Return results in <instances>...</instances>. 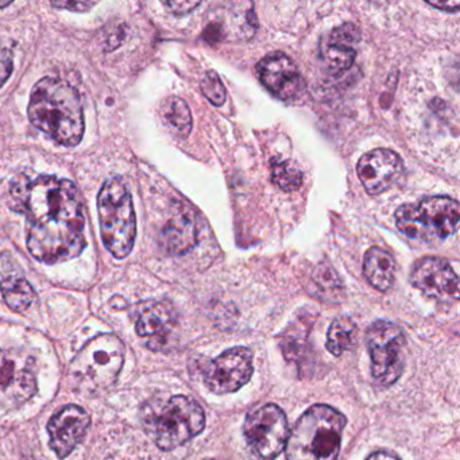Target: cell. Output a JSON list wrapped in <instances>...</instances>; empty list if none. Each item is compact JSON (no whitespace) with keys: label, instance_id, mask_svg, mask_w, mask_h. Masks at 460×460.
<instances>
[{"label":"cell","instance_id":"cell-28","mask_svg":"<svg viewBox=\"0 0 460 460\" xmlns=\"http://www.w3.org/2000/svg\"><path fill=\"white\" fill-rule=\"evenodd\" d=\"M53 7L56 9L71 10V12L84 13L93 9L95 4H88V2H53Z\"/></svg>","mask_w":460,"mask_h":460},{"label":"cell","instance_id":"cell-32","mask_svg":"<svg viewBox=\"0 0 460 460\" xmlns=\"http://www.w3.org/2000/svg\"><path fill=\"white\" fill-rule=\"evenodd\" d=\"M207 460H217V459H207Z\"/></svg>","mask_w":460,"mask_h":460},{"label":"cell","instance_id":"cell-29","mask_svg":"<svg viewBox=\"0 0 460 460\" xmlns=\"http://www.w3.org/2000/svg\"><path fill=\"white\" fill-rule=\"evenodd\" d=\"M428 4L430 6L436 7V9L444 10V12L456 13L459 10V2L457 0H438V2L428 0Z\"/></svg>","mask_w":460,"mask_h":460},{"label":"cell","instance_id":"cell-19","mask_svg":"<svg viewBox=\"0 0 460 460\" xmlns=\"http://www.w3.org/2000/svg\"><path fill=\"white\" fill-rule=\"evenodd\" d=\"M363 274L371 287L379 292H386L394 282V258L379 247H371L363 260Z\"/></svg>","mask_w":460,"mask_h":460},{"label":"cell","instance_id":"cell-31","mask_svg":"<svg viewBox=\"0 0 460 460\" xmlns=\"http://www.w3.org/2000/svg\"><path fill=\"white\" fill-rule=\"evenodd\" d=\"M12 2H0V9H4V7L10 6Z\"/></svg>","mask_w":460,"mask_h":460},{"label":"cell","instance_id":"cell-18","mask_svg":"<svg viewBox=\"0 0 460 460\" xmlns=\"http://www.w3.org/2000/svg\"><path fill=\"white\" fill-rule=\"evenodd\" d=\"M359 31L351 23H344L333 29L325 47L324 60L333 74H343L351 68L357 58V47L359 42Z\"/></svg>","mask_w":460,"mask_h":460},{"label":"cell","instance_id":"cell-25","mask_svg":"<svg viewBox=\"0 0 460 460\" xmlns=\"http://www.w3.org/2000/svg\"><path fill=\"white\" fill-rule=\"evenodd\" d=\"M200 88L203 95L214 106L220 107L225 104L227 93H226L225 85H223L222 80H220L219 75L217 72H207L206 76L201 80Z\"/></svg>","mask_w":460,"mask_h":460},{"label":"cell","instance_id":"cell-14","mask_svg":"<svg viewBox=\"0 0 460 460\" xmlns=\"http://www.w3.org/2000/svg\"><path fill=\"white\" fill-rule=\"evenodd\" d=\"M260 82L281 101L297 98L303 88V77L296 64L284 53H271L258 63Z\"/></svg>","mask_w":460,"mask_h":460},{"label":"cell","instance_id":"cell-1","mask_svg":"<svg viewBox=\"0 0 460 460\" xmlns=\"http://www.w3.org/2000/svg\"><path fill=\"white\" fill-rule=\"evenodd\" d=\"M12 208L28 223V249L40 262L74 260L85 247V217L79 190L55 176L20 177L10 188Z\"/></svg>","mask_w":460,"mask_h":460},{"label":"cell","instance_id":"cell-20","mask_svg":"<svg viewBox=\"0 0 460 460\" xmlns=\"http://www.w3.org/2000/svg\"><path fill=\"white\" fill-rule=\"evenodd\" d=\"M0 292L7 305L14 312H25L36 300V292L25 279L10 277L0 282Z\"/></svg>","mask_w":460,"mask_h":460},{"label":"cell","instance_id":"cell-26","mask_svg":"<svg viewBox=\"0 0 460 460\" xmlns=\"http://www.w3.org/2000/svg\"><path fill=\"white\" fill-rule=\"evenodd\" d=\"M13 72V53L4 42L0 41V87L9 80Z\"/></svg>","mask_w":460,"mask_h":460},{"label":"cell","instance_id":"cell-10","mask_svg":"<svg viewBox=\"0 0 460 460\" xmlns=\"http://www.w3.org/2000/svg\"><path fill=\"white\" fill-rule=\"evenodd\" d=\"M252 352L244 347H235L219 355L217 359L201 358L200 376L209 392L228 394L238 392L254 373Z\"/></svg>","mask_w":460,"mask_h":460},{"label":"cell","instance_id":"cell-16","mask_svg":"<svg viewBox=\"0 0 460 460\" xmlns=\"http://www.w3.org/2000/svg\"><path fill=\"white\" fill-rule=\"evenodd\" d=\"M176 323L173 306L166 301H155L139 309L136 330L141 338H149L147 347L157 351L165 346Z\"/></svg>","mask_w":460,"mask_h":460},{"label":"cell","instance_id":"cell-12","mask_svg":"<svg viewBox=\"0 0 460 460\" xmlns=\"http://www.w3.org/2000/svg\"><path fill=\"white\" fill-rule=\"evenodd\" d=\"M411 282L428 297L440 301L459 298V279L443 258L425 257L417 261L411 269Z\"/></svg>","mask_w":460,"mask_h":460},{"label":"cell","instance_id":"cell-2","mask_svg":"<svg viewBox=\"0 0 460 460\" xmlns=\"http://www.w3.org/2000/svg\"><path fill=\"white\" fill-rule=\"evenodd\" d=\"M29 119L56 144L77 146L85 123L79 93L66 80L44 77L31 91Z\"/></svg>","mask_w":460,"mask_h":460},{"label":"cell","instance_id":"cell-30","mask_svg":"<svg viewBox=\"0 0 460 460\" xmlns=\"http://www.w3.org/2000/svg\"><path fill=\"white\" fill-rule=\"evenodd\" d=\"M367 460H398V457L389 452L379 451L368 456Z\"/></svg>","mask_w":460,"mask_h":460},{"label":"cell","instance_id":"cell-17","mask_svg":"<svg viewBox=\"0 0 460 460\" xmlns=\"http://www.w3.org/2000/svg\"><path fill=\"white\" fill-rule=\"evenodd\" d=\"M198 242V225L192 209L187 206L177 207L174 214L164 227L161 244L168 254L184 255Z\"/></svg>","mask_w":460,"mask_h":460},{"label":"cell","instance_id":"cell-5","mask_svg":"<svg viewBox=\"0 0 460 460\" xmlns=\"http://www.w3.org/2000/svg\"><path fill=\"white\" fill-rule=\"evenodd\" d=\"M98 212L104 246L115 258L123 260L136 243L137 219L130 193L119 179L104 182L99 193Z\"/></svg>","mask_w":460,"mask_h":460},{"label":"cell","instance_id":"cell-8","mask_svg":"<svg viewBox=\"0 0 460 460\" xmlns=\"http://www.w3.org/2000/svg\"><path fill=\"white\" fill-rule=\"evenodd\" d=\"M371 374L376 384L390 386L395 384L403 371V349L406 339L403 331L394 323L378 320L366 333Z\"/></svg>","mask_w":460,"mask_h":460},{"label":"cell","instance_id":"cell-6","mask_svg":"<svg viewBox=\"0 0 460 460\" xmlns=\"http://www.w3.org/2000/svg\"><path fill=\"white\" fill-rule=\"evenodd\" d=\"M459 203L447 196H433L419 203L403 204L395 212V225L403 235L436 243L454 235L459 227Z\"/></svg>","mask_w":460,"mask_h":460},{"label":"cell","instance_id":"cell-9","mask_svg":"<svg viewBox=\"0 0 460 460\" xmlns=\"http://www.w3.org/2000/svg\"><path fill=\"white\" fill-rule=\"evenodd\" d=\"M243 433L254 460H273L287 446L289 425L284 411L268 403L247 416Z\"/></svg>","mask_w":460,"mask_h":460},{"label":"cell","instance_id":"cell-7","mask_svg":"<svg viewBox=\"0 0 460 460\" xmlns=\"http://www.w3.org/2000/svg\"><path fill=\"white\" fill-rule=\"evenodd\" d=\"M125 362V344L104 333L88 341L72 360L69 373L80 390L101 392L117 381Z\"/></svg>","mask_w":460,"mask_h":460},{"label":"cell","instance_id":"cell-4","mask_svg":"<svg viewBox=\"0 0 460 460\" xmlns=\"http://www.w3.org/2000/svg\"><path fill=\"white\" fill-rule=\"evenodd\" d=\"M346 417L328 405H314L288 438L287 460H338Z\"/></svg>","mask_w":460,"mask_h":460},{"label":"cell","instance_id":"cell-3","mask_svg":"<svg viewBox=\"0 0 460 460\" xmlns=\"http://www.w3.org/2000/svg\"><path fill=\"white\" fill-rule=\"evenodd\" d=\"M141 420L147 435L164 451L184 446L206 427L203 409L185 395L149 401L142 408Z\"/></svg>","mask_w":460,"mask_h":460},{"label":"cell","instance_id":"cell-27","mask_svg":"<svg viewBox=\"0 0 460 460\" xmlns=\"http://www.w3.org/2000/svg\"><path fill=\"white\" fill-rule=\"evenodd\" d=\"M165 6L173 14L184 15L195 10L196 7L200 6V2H168V4H165Z\"/></svg>","mask_w":460,"mask_h":460},{"label":"cell","instance_id":"cell-21","mask_svg":"<svg viewBox=\"0 0 460 460\" xmlns=\"http://www.w3.org/2000/svg\"><path fill=\"white\" fill-rule=\"evenodd\" d=\"M164 122L177 137L187 138L192 130V114L190 107L180 98H169L161 109Z\"/></svg>","mask_w":460,"mask_h":460},{"label":"cell","instance_id":"cell-11","mask_svg":"<svg viewBox=\"0 0 460 460\" xmlns=\"http://www.w3.org/2000/svg\"><path fill=\"white\" fill-rule=\"evenodd\" d=\"M31 359L0 349V406L18 408L37 393L36 374Z\"/></svg>","mask_w":460,"mask_h":460},{"label":"cell","instance_id":"cell-23","mask_svg":"<svg viewBox=\"0 0 460 460\" xmlns=\"http://www.w3.org/2000/svg\"><path fill=\"white\" fill-rule=\"evenodd\" d=\"M271 180L284 192H296L303 185V172L290 161L273 160Z\"/></svg>","mask_w":460,"mask_h":460},{"label":"cell","instance_id":"cell-15","mask_svg":"<svg viewBox=\"0 0 460 460\" xmlns=\"http://www.w3.org/2000/svg\"><path fill=\"white\" fill-rule=\"evenodd\" d=\"M357 172L368 195H379L394 184L402 172V160L393 150L376 149L360 158Z\"/></svg>","mask_w":460,"mask_h":460},{"label":"cell","instance_id":"cell-22","mask_svg":"<svg viewBox=\"0 0 460 460\" xmlns=\"http://www.w3.org/2000/svg\"><path fill=\"white\" fill-rule=\"evenodd\" d=\"M357 339V325L349 317H338L333 320L327 333L328 351L335 357H341L344 351L354 346Z\"/></svg>","mask_w":460,"mask_h":460},{"label":"cell","instance_id":"cell-24","mask_svg":"<svg viewBox=\"0 0 460 460\" xmlns=\"http://www.w3.org/2000/svg\"><path fill=\"white\" fill-rule=\"evenodd\" d=\"M308 330H289L287 331L281 339V349L288 360L301 359L305 354L306 344H308Z\"/></svg>","mask_w":460,"mask_h":460},{"label":"cell","instance_id":"cell-13","mask_svg":"<svg viewBox=\"0 0 460 460\" xmlns=\"http://www.w3.org/2000/svg\"><path fill=\"white\" fill-rule=\"evenodd\" d=\"M90 424V414L80 406L68 405L61 409L48 422L50 448L60 459H66L84 438Z\"/></svg>","mask_w":460,"mask_h":460}]
</instances>
